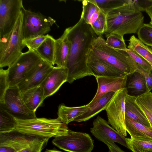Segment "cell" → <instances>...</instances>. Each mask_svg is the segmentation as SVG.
Wrapping results in <instances>:
<instances>
[{
	"mask_svg": "<svg viewBox=\"0 0 152 152\" xmlns=\"http://www.w3.org/2000/svg\"><path fill=\"white\" fill-rule=\"evenodd\" d=\"M23 14L22 31L23 39L45 35L51 30L56 21L50 17L39 12L22 10Z\"/></svg>",
	"mask_w": 152,
	"mask_h": 152,
	"instance_id": "6",
	"label": "cell"
},
{
	"mask_svg": "<svg viewBox=\"0 0 152 152\" xmlns=\"http://www.w3.org/2000/svg\"><path fill=\"white\" fill-rule=\"evenodd\" d=\"M105 42L109 46L114 49L125 50L127 48L124 37L115 34L107 36Z\"/></svg>",
	"mask_w": 152,
	"mask_h": 152,
	"instance_id": "33",
	"label": "cell"
},
{
	"mask_svg": "<svg viewBox=\"0 0 152 152\" xmlns=\"http://www.w3.org/2000/svg\"><path fill=\"white\" fill-rule=\"evenodd\" d=\"M137 33L139 39L144 44L152 47V26L151 24L143 23Z\"/></svg>",
	"mask_w": 152,
	"mask_h": 152,
	"instance_id": "32",
	"label": "cell"
},
{
	"mask_svg": "<svg viewBox=\"0 0 152 152\" xmlns=\"http://www.w3.org/2000/svg\"><path fill=\"white\" fill-rule=\"evenodd\" d=\"M128 76L126 88L128 93L137 96L148 92L145 80L141 74L136 71Z\"/></svg>",
	"mask_w": 152,
	"mask_h": 152,
	"instance_id": "24",
	"label": "cell"
},
{
	"mask_svg": "<svg viewBox=\"0 0 152 152\" xmlns=\"http://www.w3.org/2000/svg\"><path fill=\"white\" fill-rule=\"evenodd\" d=\"M145 12L151 18V21L150 23V24L152 26V6L147 9Z\"/></svg>",
	"mask_w": 152,
	"mask_h": 152,
	"instance_id": "42",
	"label": "cell"
},
{
	"mask_svg": "<svg viewBox=\"0 0 152 152\" xmlns=\"http://www.w3.org/2000/svg\"><path fill=\"white\" fill-rule=\"evenodd\" d=\"M0 152H18L15 149L6 141L0 139Z\"/></svg>",
	"mask_w": 152,
	"mask_h": 152,
	"instance_id": "40",
	"label": "cell"
},
{
	"mask_svg": "<svg viewBox=\"0 0 152 152\" xmlns=\"http://www.w3.org/2000/svg\"><path fill=\"white\" fill-rule=\"evenodd\" d=\"M70 44L66 67L68 69L67 82L91 75L87 66L92 44L97 37L91 26L82 18L74 26L66 28L64 32Z\"/></svg>",
	"mask_w": 152,
	"mask_h": 152,
	"instance_id": "1",
	"label": "cell"
},
{
	"mask_svg": "<svg viewBox=\"0 0 152 152\" xmlns=\"http://www.w3.org/2000/svg\"><path fill=\"white\" fill-rule=\"evenodd\" d=\"M0 138L8 142L18 152H41L50 139L25 134L16 131L0 133Z\"/></svg>",
	"mask_w": 152,
	"mask_h": 152,
	"instance_id": "8",
	"label": "cell"
},
{
	"mask_svg": "<svg viewBox=\"0 0 152 152\" xmlns=\"http://www.w3.org/2000/svg\"><path fill=\"white\" fill-rule=\"evenodd\" d=\"M42 60L34 51L28 50L23 53L7 69L9 87L17 86L24 79L26 75Z\"/></svg>",
	"mask_w": 152,
	"mask_h": 152,
	"instance_id": "11",
	"label": "cell"
},
{
	"mask_svg": "<svg viewBox=\"0 0 152 152\" xmlns=\"http://www.w3.org/2000/svg\"><path fill=\"white\" fill-rule=\"evenodd\" d=\"M128 76L120 77L96 76L95 77L97 83V89L92 99L88 104H94L102 96L110 92L116 93L126 88Z\"/></svg>",
	"mask_w": 152,
	"mask_h": 152,
	"instance_id": "15",
	"label": "cell"
},
{
	"mask_svg": "<svg viewBox=\"0 0 152 152\" xmlns=\"http://www.w3.org/2000/svg\"><path fill=\"white\" fill-rule=\"evenodd\" d=\"M49 35L40 36L37 37L23 39V44L27 47L28 50L34 51L42 44Z\"/></svg>",
	"mask_w": 152,
	"mask_h": 152,
	"instance_id": "35",
	"label": "cell"
},
{
	"mask_svg": "<svg viewBox=\"0 0 152 152\" xmlns=\"http://www.w3.org/2000/svg\"><path fill=\"white\" fill-rule=\"evenodd\" d=\"M144 16L134 6L133 1L109 12L106 15V37L112 34L123 36L136 33L143 25Z\"/></svg>",
	"mask_w": 152,
	"mask_h": 152,
	"instance_id": "2",
	"label": "cell"
},
{
	"mask_svg": "<svg viewBox=\"0 0 152 152\" xmlns=\"http://www.w3.org/2000/svg\"><path fill=\"white\" fill-rule=\"evenodd\" d=\"M21 95L28 108L35 113L37 108L41 106L45 99L43 91L41 86L21 93Z\"/></svg>",
	"mask_w": 152,
	"mask_h": 152,
	"instance_id": "23",
	"label": "cell"
},
{
	"mask_svg": "<svg viewBox=\"0 0 152 152\" xmlns=\"http://www.w3.org/2000/svg\"><path fill=\"white\" fill-rule=\"evenodd\" d=\"M90 132L96 138L105 144L116 142L128 148L125 137L109 125L108 122L98 116L93 123Z\"/></svg>",
	"mask_w": 152,
	"mask_h": 152,
	"instance_id": "13",
	"label": "cell"
},
{
	"mask_svg": "<svg viewBox=\"0 0 152 152\" xmlns=\"http://www.w3.org/2000/svg\"><path fill=\"white\" fill-rule=\"evenodd\" d=\"M105 144L107 145L110 152H127L122 150L114 142H107Z\"/></svg>",
	"mask_w": 152,
	"mask_h": 152,
	"instance_id": "41",
	"label": "cell"
},
{
	"mask_svg": "<svg viewBox=\"0 0 152 152\" xmlns=\"http://www.w3.org/2000/svg\"><path fill=\"white\" fill-rule=\"evenodd\" d=\"M17 127L15 118L12 115L0 108V133L15 131Z\"/></svg>",
	"mask_w": 152,
	"mask_h": 152,
	"instance_id": "29",
	"label": "cell"
},
{
	"mask_svg": "<svg viewBox=\"0 0 152 152\" xmlns=\"http://www.w3.org/2000/svg\"><path fill=\"white\" fill-rule=\"evenodd\" d=\"M0 108L17 119L25 120L37 118L35 113L30 110L26 105L17 86L9 87L3 102L0 103Z\"/></svg>",
	"mask_w": 152,
	"mask_h": 152,
	"instance_id": "9",
	"label": "cell"
},
{
	"mask_svg": "<svg viewBox=\"0 0 152 152\" xmlns=\"http://www.w3.org/2000/svg\"><path fill=\"white\" fill-rule=\"evenodd\" d=\"M52 144L58 148L69 152H91L94 141L88 134L69 129L65 135L55 137Z\"/></svg>",
	"mask_w": 152,
	"mask_h": 152,
	"instance_id": "10",
	"label": "cell"
},
{
	"mask_svg": "<svg viewBox=\"0 0 152 152\" xmlns=\"http://www.w3.org/2000/svg\"><path fill=\"white\" fill-rule=\"evenodd\" d=\"M16 120L17 127L15 131L25 134L50 138L66 134L69 130L67 125L63 123L58 117L55 119L37 117Z\"/></svg>",
	"mask_w": 152,
	"mask_h": 152,
	"instance_id": "4",
	"label": "cell"
},
{
	"mask_svg": "<svg viewBox=\"0 0 152 152\" xmlns=\"http://www.w3.org/2000/svg\"><path fill=\"white\" fill-rule=\"evenodd\" d=\"M136 101L144 112L152 128V93L147 92L137 96Z\"/></svg>",
	"mask_w": 152,
	"mask_h": 152,
	"instance_id": "28",
	"label": "cell"
},
{
	"mask_svg": "<svg viewBox=\"0 0 152 152\" xmlns=\"http://www.w3.org/2000/svg\"><path fill=\"white\" fill-rule=\"evenodd\" d=\"M134 7L139 11H145L152 6V0H133Z\"/></svg>",
	"mask_w": 152,
	"mask_h": 152,
	"instance_id": "39",
	"label": "cell"
},
{
	"mask_svg": "<svg viewBox=\"0 0 152 152\" xmlns=\"http://www.w3.org/2000/svg\"><path fill=\"white\" fill-rule=\"evenodd\" d=\"M127 132L132 138L152 141V128L140 124L125 117Z\"/></svg>",
	"mask_w": 152,
	"mask_h": 152,
	"instance_id": "20",
	"label": "cell"
},
{
	"mask_svg": "<svg viewBox=\"0 0 152 152\" xmlns=\"http://www.w3.org/2000/svg\"><path fill=\"white\" fill-rule=\"evenodd\" d=\"M128 149L132 152H152V141L126 138Z\"/></svg>",
	"mask_w": 152,
	"mask_h": 152,
	"instance_id": "30",
	"label": "cell"
},
{
	"mask_svg": "<svg viewBox=\"0 0 152 152\" xmlns=\"http://www.w3.org/2000/svg\"><path fill=\"white\" fill-rule=\"evenodd\" d=\"M103 13L106 15L110 11L131 2L129 0H92Z\"/></svg>",
	"mask_w": 152,
	"mask_h": 152,
	"instance_id": "31",
	"label": "cell"
},
{
	"mask_svg": "<svg viewBox=\"0 0 152 152\" xmlns=\"http://www.w3.org/2000/svg\"><path fill=\"white\" fill-rule=\"evenodd\" d=\"M23 14L20 12L11 31L0 38V67L12 65L23 53L26 47L23 44L22 26Z\"/></svg>",
	"mask_w": 152,
	"mask_h": 152,
	"instance_id": "5",
	"label": "cell"
},
{
	"mask_svg": "<svg viewBox=\"0 0 152 152\" xmlns=\"http://www.w3.org/2000/svg\"><path fill=\"white\" fill-rule=\"evenodd\" d=\"M54 66L42 60L25 75L17 85L21 93L40 86Z\"/></svg>",
	"mask_w": 152,
	"mask_h": 152,
	"instance_id": "14",
	"label": "cell"
},
{
	"mask_svg": "<svg viewBox=\"0 0 152 152\" xmlns=\"http://www.w3.org/2000/svg\"><path fill=\"white\" fill-rule=\"evenodd\" d=\"M115 93L110 92L102 96L97 102L90 106L87 112L76 118L74 121L77 122L86 121L105 110Z\"/></svg>",
	"mask_w": 152,
	"mask_h": 152,
	"instance_id": "21",
	"label": "cell"
},
{
	"mask_svg": "<svg viewBox=\"0 0 152 152\" xmlns=\"http://www.w3.org/2000/svg\"><path fill=\"white\" fill-rule=\"evenodd\" d=\"M137 71L141 74L144 77L146 81L148 92L152 90V71L146 70L137 64Z\"/></svg>",
	"mask_w": 152,
	"mask_h": 152,
	"instance_id": "38",
	"label": "cell"
},
{
	"mask_svg": "<svg viewBox=\"0 0 152 152\" xmlns=\"http://www.w3.org/2000/svg\"><path fill=\"white\" fill-rule=\"evenodd\" d=\"M83 10L81 18L91 26L97 19L100 9L92 0L82 1Z\"/></svg>",
	"mask_w": 152,
	"mask_h": 152,
	"instance_id": "26",
	"label": "cell"
},
{
	"mask_svg": "<svg viewBox=\"0 0 152 152\" xmlns=\"http://www.w3.org/2000/svg\"><path fill=\"white\" fill-rule=\"evenodd\" d=\"M129 40L128 48L136 52L152 66V48L145 45L134 35L130 37Z\"/></svg>",
	"mask_w": 152,
	"mask_h": 152,
	"instance_id": "27",
	"label": "cell"
},
{
	"mask_svg": "<svg viewBox=\"0 0 152 152\" xmlns=\"http://www.w3.org/2000/svg\"><path fill=\"white\" fill-rule=\"evenodd\" d=\"M55 40L49 35L34 51L42 60L53 66L54 65Z\"/></svg>",
	"mask_w": 152,
	"mask_h": 152,
	"instance_id": "25",
	"label": "cell"
},
{
	"mask_svg": "<svg viewBox=\"0 0 152 152\" xmlns=\"http://www.w3.org/2000/svg\"><path fill=\"white\" fill-rule=\"evenodd\" d=\"M128 94L126 87L117 91L105 109L109 124L125 137L127 135L125 112V99Z\"/></svg>",
	"mask_w": 152,
	"mask_h": 152,
	"instance_id": "7",
	"label": "cell"
},
{
	"mask_svg": "<svg viewBox=\"0 0 152 152\" xmlns=\"http://www.w3.org/2000/svg\"><path fill=\"white\" fill-rule=\"evenodd\" d=\"M87 66L91 75L95 77L126 76L113 67L90 54L88 60Z\"/></svg>",
	"mask_w": 152,
	"mask_h": 152,
	"instance_id": "17",
	"label": "cell"
},
{
	"mask_svg": "<svg viewBox=\"0 0 152 152\" xmlns=\"http://www.w3.org/2000/svg\"><path fill=\"white\" fill-rule=\"evenodd\" d=\"M137 96L128 94L125 99V117L144 126H151L145 115L136 102Z\"/></svg>",
	"mask_w": 152,
	"mask_h": 152,
	"instance_id": "18",
	"label": "cell"
},
{
	"mask_svg": "<svg viewBox=\"0 0 152 152\" xmlns=\"http://www.w3.org/2000/svg\"><path fill=\"white\" fill-rule=\"evenodd\" d=\"M90 54L125 76H129L137 69V64L125 50L109 46L101 36L93 42Z\"/></svg>",
	"mask_w": 152,
	"mask_h": 152,
	"instance_id": "3",
	"label": "cell"
},
{
	"mask_svg": "<svg viewBox=\"0 0 152 152\" xmlns=\"http://www.w3.org/2000/svg\"><path fill=\"white\" fill-rule=\"evenodd\" d=\"M44 152H63L55 149H46Z\"/></svg>",
	"mask_w": 152,
	"mask_h": 152,
	"instance_id": "43",
	"label": "cell"
},
{
	"mask_svg": "<svg viewBox=\"0 0 152 152\" xmlns=\"http://www.w3.org/2000/svg\"><path fill=\"white\" fill-rule=\"evenodd\" d=\"M8 70L0 69V103L3 101L5 94L9 87L8 82Z\"/></svg>",
	"mask_w": 152,
	"mask_h": 152,
	"instance_id": "37",
	"label": "cell"
},
{
	"mask_svg": "<svg viewBox=\"0 0 152 152\" xmlns=\"http://www.w3.org/2000/svg\"><path fill=\"white\" fill-rule=\"evenodd\" d=\"M23 7L22 0H0V38L11 31Z\"/></svg>",
	"mask_w": 152,
	"mask_h": 152,
	"instance_id": "12",
	"label": "cell"
},
{
	"mask_svg": "<svg viewBox=\"0 0 152 152\" xmlns=\"http://www.w3.org/2000/svg\"><path fill=\"white\" fill-rule=\"evenodd\" d=\"M91 27L97 35L104 33L106 27V15L101 10L97 19Z\"/></svg>",
	"mask_w": 152,
	"mask_h": 152,
	"instance_id": "34",
	"label": "cell"
},
{
	"mask_svg": "<svg viewBox=\"0 0 152 152\" xmlns=\"http://www.w3.org/2000/svg\"><path fill=\"white\" fill-rule=\"evenodd\" d=\"M70 47V43L64 32L60 38L55 39L54 64L56 66L66 68Z\"/></svg>",
	"mask_w": 152,
	"mask_h": 152,
	"instance_id": "19",
	"label": "cell"
},
{
	"mask_svg": "<svg viewBox=\"0 0 152 152\" xmlns=\"http://www.w3.org/2000/svg\"><path fill=\"white\" fill-rule=\"evenodd\" d=\"M132 59L144 69L152 71V66L142 57L132 50L127 48L125 50Z\"/></svg>",
	"mask_w": 152,
	"mask_h": 152,
	"instance_id": "36",
	"label": "cell"
},
{
	"mask_svg": "<svg viewBox=\"0 0 152 152\" xmlns=\"http://www.w3.org/2000/svg\"><path fill=\"white\" fill-rule=\"evenodd\" d=\"M68 72L67 68L54 66L40 85L45 99L54 94L67 82Z\"/></svg>",
	"mask_w": 152,
	"mask_h": 152,
	"instance_id": "16",
	"label": "cell"
},
{
	"mask_svg": "<svg viewBox=\"0 0 152 152\" xmlns=\"http://www.w3.org/2000/svg\"><path fill=\"white\" fill-rule=\"evenodd\" d=\"M90 106L88 104L76 107H69L64 104L60 105L58 107V118L64 124L67 125L75 119L87 112Z\"/></svg>",
	"mask_w": 152,
	"mask_h": 152,
	"instance_id": "22",
	"label": "cell"
}]
</instances>
